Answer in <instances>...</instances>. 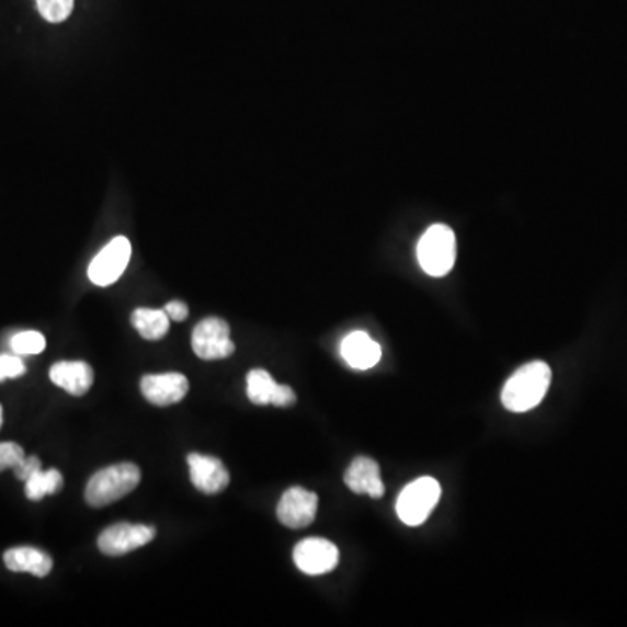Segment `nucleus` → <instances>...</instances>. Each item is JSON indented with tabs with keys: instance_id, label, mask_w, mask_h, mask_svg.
Masks as SVG:
<instances>
[{
	"instance_id": "14",
	"label": "nucleus",
	"mask_w": 627,
	"mask_h": 627,
	"mask_svg": "<svg viewBox=\"0 0 627 627\" xmlns=\"http://www.w3.org/2000/svg\"><path fill=\"white\" fill-rule=\"evenodd\" d=\"M340 352L351 368L363 372L377 366L381 357L380 345L365 331H352L342 342Z\"/></svg>"
},
{
	"instance_id": "17",
	"label": "nucleus",
	"mask_w": 627,
	"mask_h": 627,
	"mask_svg": "<svg viewBox=\"0 0 627 627\" xmlns=\"http://www.w3.org/2000/svg\"><path fill=\"white\" fill-rule=\"evenodd\" d=\"M64 488V476L60 470H37L25 481V495L29 501H43L46 495H56Z\"/></svg>"
},
{
	"instance_id": "10",
	"label": "nucleus",
	"mask_w": 627,
	"mask_h": 627,
	"mask_svg": "<svg viewBox=\"0 0 627 627\" xmlns=\"http://www.w3.org/2000/svg\"><path fill=\"white\" fill-rule=\"evenodd\" d=\"M191 481L200 492L206 495H217L229 487L230 475L227 467L217 457L191 454L187 457Z\"/></svg>"
},
{
	"instance_id": "15",
	"label": "nucleus",
	"mask_w": 627,
	"mask_h": 627,
	"mask_svg": "<svg viewBox=\"0 0 627 627\" xmlns=\"http://www.w3.org/2000/svg\"><path fill=\"white\" fill-rule=\"evenodd\" d=\"M5 567L11 572H26L43 579L53 570L52 556L35 547H13L4 552Z\"/></svg>"
},
{
	"instance_id": "18",
	"label": "nucleus",
	"mask_w": 627,
	"mask_h": 627,
	"mask_svg": "<svg viewBox=\"0 0 627 627\" xmlns=\"http://www.w3.org/2000/svg\"><path fill=\"white\" fill-rule=\"evenodd\" d=\"M277 384L265 369H251L247 377V392L251 403L265 407L272 404V399L276 396Z\"/></svg>"
},
{
	"instance_id": "16",
	"label": "nucleus",
	"mask_w": 627,
	"mask_h": 627,
	"mask_svg": "<svg viewBox=\"0 0 627 627\" xmlns=\"http://www.w3.org/2000/svg\"><path fill=\"white\" fill-rule=\"evenodd\" d=\"M132 324L145 340L157 342L170 331V316L166 310L136 309L132 314Z\"/></svg>"
},
{
	"instance_id": "24",
	"label": "nucleus",
	"mask_w": 627,
	"mask_h": 627,
	"mask_svg": "<svg viewBox=\"0 0 627 627\" xmlns=\"http://www.w3.org/2000/svg\"><path fill=\"white\" fill-rule=\"evenodd\" d=\"M295 403H297V395H295V390H293L292 387L280 384L276 396L272 399V404H274V407L286 408L292 407V404Z\"/></svg>"
},
{
	"instance_id": "23",
	"label": "nucleus",
	"mask_w": 627,
	"mask_h": 627,
	"mask_svg": "<svg viewBox=\"0 0 627 627\" xmlns=\"http://www.w3.org/2000/svg\"><path fill=\"white\" fill-rule=\"evenodd\" d=\"M43 469V464H41V458L31 455V457L23 458L20 463L14 466V476H16L20 481H26L32 475H35L37 470Z\"/></svg>"
},
{
	"instance_id": "7",
	"label": "nucleus",
	"mask_w": 627,
	"mask_h": 627,
	"mask_svg": "<svg viewBox=\"0 0 627 627\" xmlns=\"http://www.w3.org/2000/svg\"><path fill=\"white\" fill-rule=\"evenodd\" d=\"M156 538V528L149 525L115 523L98 537V549L105 556H124Z\"/></svg>"
},
{
	"instance_id": "26",
	"label": "nucleus",
	"mask_w": 627,
	"mask_h": 627,
	"mask_svg": "<svg viewBox=\"0 0 627 627\" xmlns=\"http://www.w3.org/2000/svg\"><path fill=\"white\" fill-rule=\"evenodd\" d=\"M0 428H2V404H0Z\"/></svg>"
},
{
	"instance_id": "5",
	"label": "nucleus",
	"mask_w": 627,
	"mask_h": 627,
	"mask_svg": "<svg viewBox=\"0 0 627 627\" xmlns=\"http://www.w3.org/2000/svg\"><path fill=\"white\" fill-rule=\"evenodd\" d=\"M192 349L204 361L225 360L236 351L230 339L229 322L220 318H206L192 331Z\"/></svg>"
},
{
	"instance_id": "25",
	"label": "nucleus",
	"mask_w": 627,
	"mask_h": 627,
	"mask_svg": "<svg viewBox=\"0 0 627 627\" xmlns=\"http://www.w3.org/2000/svg\"><path fill=\"white\" fill-rule=\"evenodd\" d=\"M166 314L170 316L173 321L182 322L189 318V306L182 300H171L168 306L164 307Z\"/></svg>"
},
{
	"instance_id": "1",
	"label": "nucleus",
	"mask_w": 627,
	"mask_h": 627,
	"mask_svg": "<svg viewBox=\"0 0 627 627\" xmlns=\"http://www.w3.org/2000/svg\"><path fill=\"white\" fill-rule=\"evenodd\" d=\"M551 386V368L544 361H532L516 369L502 390V404L514 413L538 407Z\"/></svg>"
},
{
	"instance_id": "11",
	"label": "nucleus",
	"mask_w": 627,
	"mask_h": 627,
	"mask_svg": "<svg viewBox=\"0 0 627 627\" xmlns=\"http://www.w3.org/2000/svg\"><path fill=\"white\" fill-rule=\"evenodd\" d=\"M140 389L149 403L170 407L187 396L189 380L182 374L145 375Z\"/></svg>"
},
{
	"instance_id": "6",
	"label": "nucleus",
	"mask_w": 627,
	"mask_h": 627,
	"mask_svg": "<svg viewBox=\"0 0 627 627\" xmlns=\"http://www.w3.org/2000/svg\"><path fill=\"white\" fill-rule=\"evenodd\" d=\"M129 259H132V242L127 241L124 236L112 239L90 263L88 276H90L91 283L105 288V286L114 284L115 281H119L126 271Z\"/></svg>"
},
{
	"instance_id": "13",
	"label": "nucleus",
	"mask_w": 627,
	"mask_h": 627,
	"mask_svg": "<svg viewBox=\"0 0 627 627\" xmlns=\"http://www.w3.org/2000/svg\"><path fill=\"white\" fill-rule=\"evenodd\" d=\"M345 485L354 493H368L372 499H381L386 493V487L380 478V467L374 458L357 457L352 460L345 470Z\"/></svg>"
},
{
	"instance_id": "22",
	"label": "nucleus",
	"mask_w": 627,
	"mask_h": 627,
	"mask_svg": "<svg viewBox=\"0 0 627 627\" xmlns=\"http://www.w3.org/2000/svg\"><path fill=\"white\" fill-rule=\"evenodd\" d=\"M25 458V449L18 443L13 441H8V443H0V472H4L8 469H14L20 460Z\"/></svg>"
},
{
	"instance_id": "20",
	"label": "nucleus",
	"mask_w": 627,
	"mask_h": 627,
	"mask_svg": "<svg viewBox=\"0 0 627 627\" xmlns=\"http://www.w3.org/2000/svg\"><path fill=\"white\" fill-rule=\"evenodd\" d=\"M35 5L49 23H64L73 11V0H35Z\"/></svg>"
},
{
	"instance_id": "4",
	"label": "nucleus",
	"mask_w": 627,
	"mask_h": 627,
	"mask_svg": "<svg viewBox=\"0 0 627 627\" xmlns=\"http://www.w3.org/2000/svg\"><path fill=\"white\" fill-rule=\"evenodd\" d=\"M441 497V487L434 478H419L404 487L396 511L404 525L419 526L431 516Z\"/></svg>"
},
{
	"instance_id": "3",
	"label": "nucleus",
	"mask_w": 627,
	"mask_h": 627,
	"mask_svg": "<svg viewBox=\"0 0 627 627\" xmlns=\"http://www.w3.org/2000/svg\"><path fill=\"white\" fill-rule=\"evenodd\" d=\"M417 259L425 274L443 277L448 274L457 259V239L448 225L429 227L417 244Z\"/></svg>"
},
{
	"instance_id": "12",
	"label": "nucleus",
	"mask_w": 627,
	"mask_h": 627,
	"mask_svg": "<svg viewBox=\"0 0 627 627\" xmlns=\"http://www.w3.org/2000/svg\"><path fill=\"white\" fill-rule=\"evenodd\" d=\"M49 378L55 386L67 390L68 395L81 398L93 386L94 374L84 361H60L49 369Z\"/></svg>"
},
{
	"instance_id": "2",
	"label": "nucleus",
	"mask_w": 627,
	"mask_h": 627,
	"mask_svg": "<svg viewBox=\"0 0 627 627\" xmlns=\"http://www.w3.org/2000/svg\"><path fill=\"white\" fill-rule=\"evenodd\" d=\"M140 467L124 463L103 467L91 476L86 485V502L91 508H105L114 504L140 485Z\"/></svg>"
},
{
	"instance_id": "21",
	"label": "nucleus",
	"mask_w": 627,
	"mask_h": 627,
	"mask_svg": "<svg viewBox=\"0 0 627 627\" xmlns=\"http://www.w3.org/2000/svg\"><path fill=\"white\" fill-rule=\"evenodd\" d=\"M26 374V366L22 356L18 354H0V381L8 378H18Z\"/></svg>"
},
{
	"instance_id": "9",
	"label": "nucleus",
	"mask_w": 627,
	"mask_h": 627,
	"mask_svg": "<svg viewBox=\"0 0 627 627\" xmlns=\"http://www.w3.org/2000/svg\"><path fill=\"white\" fill-rule=\"evenodd\" d=\"M316 514H318V495L306 488H289L277 504L280 522L293 531L309 526L316 520Z\"/></svg>"
},
{
	"instance_id": "8",
	"label": "nucleus",
	"mask_w": 627,
	"mask_h": 627,
	"mask_svg": "<svg viewBox=\"0 0 627 627\" xmlns=\"http://www.w3.org/2000/svg\"><path fill=\"white\" fill-rule=\"evenodd\" d=\"M293 560L300 572L307 575H322L333 572L339 565V549L327 538L310 537L297 544Z\"/></svg>"
},
{
	"instance_id": "19",
	"label": "nucleus",
	"mask_w": 627,
	"mask_h": 627,
	"mask_svg": "<svg viewBox=\"0 0 627 627\" xmlns=\"http://www.w3.org/2000/svg\"><path fill=\"white\" fill-rule=\"evenodd\" d=\"M11 351L18 356H34L46 349V339L38 331H22L11 339Z\"/></svg>"
}]
</instances>
